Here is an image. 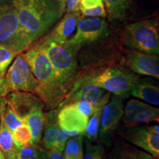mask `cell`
I'll use <instances>...</instances> for the list:
<instances>
[{"instance_id": "30", "label": "cell", "mask_w": 159, "mask_h": 159, "mask_svg": "<svg viewBox=\"0 0 159 159\" xmlns=\"http://www.w3.org/2000/svg\"><path fill=\"white\" fill-rule=\"evenodd\" d=\"M80 113L86 117H90L94 114L96 111L97 105H94L87 102H73Z\"/></svg>"}, {"instance_id": "11", "label": "cell", "mask_w": 159, "mask_h": 159, "mask_svg": "<svg viewBox=\"0 0 159 159\" xmlns=\"http://www.w3.org/2000/svg\"><path fill=\"white\" fill-rule=\"evenodd\" d=\"M120 136L125 142L142 149L154 158L159 159V135L149 131L146 126L125 128Z\"/></svg>"}, {"instance_id": "34", "label": "cell", "mask_w": 159, "mask_h": 159, "mask_svg": "<svg viewBox=\"0 0 159 159\" xmlns=\"http://www.w3.org/2000/svg\"><path fill=\"white\" fill-rule=\"evenodd\" d=\"M47 159H64V157L63 152L53 148L47 151Z\"/></svg>"}, {"instance_id": "8", "label": "cell", "mask_w": 159, "mask_h": 159, "mask_svg": "<svg viewBox=\"0 0 159 159\" xmlns=\"http://www.w3.org/2000/svg\"><path fill=\"white\" fill-rule=\"evenodd\" d=\"M108 35V26L105 19L101 18L81 19L77 25L76 33L66 44L77 51L82 45L95 42Z\"/></svg>"}, {"instance_id": "29", "label": "cell", "mask_w": 159, "mask_h": 159, "mask_svg": "<svg viewBox=\"0 0 159 159\" xmlns=\"http://www.w3.org/2000/svg\"><path fill=\"white\" fill-rule=\"evenodd\" d=\"M85 152L83 159H103L105 149L102 144H93L86 140L85 142Z\"/></svg>"}, {"instance_id": "20", "label": "cell", "mask_w": 159, "mask_h": 159, "mask_svg": "<svg viewBox=\"0 0 159 159\" xmlns=\"http://www.w3.org/2000/svg\"><path fill=\"white\" fill-rule=\"evenodd\" d=\"M130 94L149 104L159 105V85L148 80H140L133 88Z\"/></svg>"}, {"instance_id": "36", "label": "cell", "mask_w": 159, "mask_h": 159, "mask_svg": "<svg viewBox=\"0 0 159 159\" xmlns=\"http://www.w3.org/2000/svg\"><path fill=\"white\" fill-rule=\"evenodd\" d=\"M147 129L150 132L153 133V134L159 135V125H148L146 126Z\"/></svg>"}, {"instance_id": "19", "label": "cell", "mask_w": 159, "mask_h": 159, "mask_svg": "<svg viewBox=\"0 0 159 159\" xmlns=\"http://www.w3.org/2000/svg\"><path fill=\"white\" fill-rule=\"evenodd\" d=\"M43 107H40L30 112L22 119L25 125L28 127L32 134V144H39L42 137L47 118L43 113Z\"/></svg>"}, {"instance_id": "1", "label": "cell", "mask_w": 159, "mask_h": 159, "mask_svg": "<svg viewBox=\"0 0 159 159\" xmlns=\"http://www.w3.org/2000/svg\"><path fill=\"white\" fill-rule=\"evenodd\" d=\"M11 1L28 49L44 37L66 13L65 0Z\"/></svg>"}, {"instance_id": "31", "label": "cell", "mask_w": 159, "mask_h": 159, "mask_svg": "<svg viewBox=\"0 0 159 159\" xmlns=\"http://www.w3.org/2000/svg\"><path fill=\"white\" fill-rule=\"evenodd\" d=\"M80 11H81L83 15L90 17H97V16H106V11H105L104 4H101L97 7L90 9H83L80 8Z\"/></svg>"}, {"instance_id": "15", "label": "cell", "mask_w": 159, "mask_h": 159, "mask_svg": "<svg viewBox=\"0 0 159 159\" xmlns=\"http://www.w3.org/2000/svg\"><path fill=\"white\" fill-rule=\"evenodd\" d=\"M81 19V14L79 12L66 13L57 23L51 33L43 39L59 44H65L76 30Z\"/></svg>"}, {"instance_id": "16", "label": "cell", "mask_w": 159, "mask_h": 159, "mask_svg": "<svg viewBox=\"0 0 159 159\" xmlns=\"http://www.w3.org/2000/svg\"><path fill=\"white\" fill-rule=\"evenodd\" d=\"M6 97L21 121L33 110L44 106L39 97L28 92H13Z\"/></svg>"}, {"instance_id": "6", "label": "cell", "mask_w": 159, "mask_h": 159, "mask_svg": "<svg viewBox=\"0 0 159 159\" xmlns=\"http://www.w3.org/2000/svg\"><path fill=\"white\" fill-rule=\"evenodd\" d=\"M89 83L113 93L119 98L128 97L140 78L136 75L117 68H108L94 76L84 77Z\"/></svg>"}, {"instance_id": "33", "label": "cell", "mask_w": 159, "mask_h": 159, "mask_svg": "<svg viewBox=\"0 0 159 159\" xmlns=\"http://www.w3.org/2000/svg\"><path fill=\"white\" fill-rule=\"evenodd\" d=\"M103 4L102 0H81L80 9H90Z\"/></svg>"}, {"instance_id": "23", "label": "cell", "mask_w": 159, "mask_h": 159, "mask_svg": "<svg viewBox=\"0 0 159 159\" xmlns=\"http://www.w3.org/2000/svg\"><path fill=\"white\" fill-rule=\"evenodd\" d=\"M0 150L7 159L16 158L17 148L16 146L13 133L0 119Z\"/></svg>"}, {"instance_id": "13", "label": "cell", "mask_w": 159, "mask_h": 159, "mask_svg": "<svg viewBox=\"0 0 159 159\" xmlns=\"http://www.w3.org/2000/svg\"><path fill=\"white\" fill-rule=\"evenodd\" d=\"M126 63L134 72L159 80V56L136 51L128 52Z\"/></svg>"}, {"instance_id": "32", "label": "cell", "mask_w": 159, "mask_h": 159, "mask_svg": "<svg viewBox=\"0 0 159 159\" xmlns=\"http://www.w3.org/2000/svg\"><path fill=\"white\" fill-rule=\"evenodd\" d=\"M81 0H65L66 12L76 13L80 11V4Z\"/></svg>"}, {"instance_id": "9", "label": "cell", "mask_w": 159, "mask_h": 159, "mask_svg": "<svg viewBox=\"0 0 159 159\" xmlns=\"http://www.w3.org/2000/svg\"><path fill=\"white\" fill-rule=\"evenodd\" d=\"M124 114V105L122 99L114 96L102 109L100 119L99 136L100 142L105 145L110 144L111 137L116 130Z\"/></svg>"}, {"instance_id": "39", "label": "cell", "mask_w": 159, "mask_h": 159, "mask_svg": "<svg viewBox=\"0 0 159 159\" xmlns=\"http://www.w3.org/2000/svg\"><path fill=\"white\" fill-rule=\"evenodd\" d=\"M158 30H159V23H158Z\"/></svg>"}, {"instance_id": "2", "label": "cell", "mask_w": 159, "mask_h": 159, "mask_svg": "<svg viewBox=\"0 0 159 159\" xmlns=\"http://www.w3.org/2000/svg\"><path fill=\"white\" fill-rule=\"evenodd\" d=\"M23 55L38 82L35 94L49 109L61 105L66 99L68 92L57 80L43 49L36 43Z\"/></svg>"}, {"instance_id": "38", "label": "cell", "mask_w": 159, "mask_h": 159, "mask_svg": "<svg viewBox=\"0 0 159 159\" xmlns=\"http://www.w3.org/2000/svg\"><path fill=\"white\" fill-rule=\"evenodd\" d=\"M102 1H104L105 3V2H108V0H102Z\"/></svg>"}, {"instance_id": "37", "label": "cell", "mask_w": 159, "mask_h": 159, "mask_svg": "<svg viewBox=\"0 0 159 159\" xmlns=\"http://www.w3.org/2000/svg\"><path fill=\"white\" fill-rule=\"evenodd\" d=\"M0 159H6L5 155L3 154V152H2L1 150H0Z\"/></svg>"}, {"instance_id": "14", "label": "cell", "mask_w": 159, "mask_h": 159, "mask_svg": "<svg viewBox=\"0 0 159 159\" xmlns=\"http://www.w3.org/2000/svg\"><path fill=\"white\" fill-rule=\"evenodd\" d=\"M104 94V89L88 83L83 78L76 82L72 89L69 91L66 99L60 107L75 102H87L97 105Z\"/></svg>"}, {"instance_id": "10", "label": "cell", "mask_w": 159, "mask_h": 159, "mask_svg": "<svg viewBox=\"0 0 159 159\" xmlns=\"http://www.w3.org/2000/svg\"><path fill=\"white\" fill-rule=\"evenodd\" d=\"M122 122L125 128H133L144 123L159 122V108L132 99L125 105Z\"/></svg>"}, {"instance_id": "3", "label": "cell", "mask_w": 159, "mask_h": 159, "mask_svg": "<svg viewBox=\"0 0 159 159\" xmlns=\"http://www.w3.org/2000/svg\"><path fill=\"white\" fill-rule=\"evenodd\" d=\"M122 40L125 45L131 49L159 56L158 23L156 19L127 25L122 30Z\"/></svg>"}, {"instance_id": "21", "label": "cell", "mask_w": 159, "mask_h": 159, "mask_svg": "<svg viewBox=\"0 0 159 159\" xmlns=\"http://www.w3.org/2000/svg\"><path fill=\"white\" fill-rule=\"evenodd\" d=\"M110 97V94H104V96L101 98L99 102L97 104L96 111H95L94 114L91 116L90 120L88 122L85 135L88 141L91 143L97 142V139H98L102 111L105 105L108 102Z\"/></svg>"}, {"instance_id": "24", "label": "cell", "mask_w": 159, "mask_h": 159, "mask_svg": "<svg viewBox=\"0 0 159 159\" xmlns=\"http://www.w3.org/2000/svg\"><path fill=\"white\" fill-rule=\"evenodd\" d=\"M132 0H108L105 2L111 22H121L126 17Z\"/></svg>"}, {"instance_id": "27", "label": "cell", "mask_w": 159, "mask_h": 159, "mask_svg": "<svg viewBox=\"0 0 159 159\" xmlns=\"http://www.w3.org/2000/svg\"><path fill=\"white\" fill-rule=\"evenodd\" d=\"M19 55L13 49L0 44V78H5L8 67Z\"/></svg>"}, {"instance_id": "22", "label": "cell", "mask_w": 159, "mask_h": 159, "mask_svg": "<svg viewBox=\"0 0 159 159\" xmlns=\"http://www.w3.org/2000/svg\"><path fill=\"white\" fill-rule=\"evenodd\" d=\"M0 119L12 133L24 125L7 97L0 98Z\"/></svg>"}, {"instance_id": "5", "label": "cell", "mask_w": 159, "mask_h": 159, "mask_svg": "<svg viewBox=\"0 0 159 159\" xmlns=\"http://www.w3.org/2000/svg\"><path fill=\"white\" fill-rule=\"evenodd\" d=\"M0 44L19 54L28 49L11 0H0Z\"/></svg>"}, {"instance_id": "28", "label": "cell", "mask_w": 159, "mask_h": 159, "mask_svg": "<svg viewBox=\"0 0 159 159\" xmlns=\"http://www.w3.org/2000/svg\"><path fill=\"white\" fill-rule=\"evenodd\" d=\"M13 139L17 149L32 144V134L28 127L24 124L13 132Z\"/></svg>"}, {"instance_id": "17", "label": "cell", "mask_w": 159, "mask_h": 159, "mask_svg": "<svg viewBox=\"0 0 159 159\" xmlns=\"http://www.w3.org/2000/svg\"><path fill=\"white\" fill-rule=\"evenodd\" d=\"M46 122L47 124L45 125L42 141L43 148L47 151L55 148L63 152L69 139V136L59 128L57 123L54 121L49 120L48 122Z\"/></svg>"}, {"instance_id": "40", "label": "cell", "mask_w": 159, "mask_h": 159, "mask_svg": "<svg viewBox=\"0 0 159 159\" xmlns=\"http://www.w3.org/2000/svg\"><path fill=\"white\" fill-rule=\"evenodd\" d=\"M11 159H16V158H11Z\"/></svg>"}, {"instance_id": "7", "label": "cell", "mask_w": 159, "mask_h": 159, "mask_svg": "<svg viewBox=\"0 0 159 159\" xmlns=\"http://www.w3.org/2000/svg\"><path fill=\"white\" fill-rule=\"evenodd\" d=\"M5 83L7 95L13 92L35 94L38 82L24 57L23 52L18 55L10 66L5 77Z\"/></svg>"}, {"instance_id": "35", "label": "cell", "mask_w": 159, "mask_h": 159, "mask_svg": "<svg viewBox=\"0 0 159 159\" xmlns=\"http://www.w3.org/2000/svg\"><path fill=\"white\" fill-rule=\"evenodd\" d=\"M7 96L5 89V78H0V98Z\"/></svg>"}, {"instance_id": "18", "label": "cell", "mask_w": 159, "mask_h": 159, "mask_svg": "<svg viewBox=\"0 0 159 159\" xmlns=\"http://www.w3.org/2000/svg\"><path fill=\"white\" fill-rule=\"evenodd\" d=\"M105 159H156L142 149L121 141L114 145Z\"/></svg>"}, {"instance_id": "4", "label": "cell", "mask_w": 159, "mask_h": 159, "mask_svg": "<svg viewBox=\"0 0 159 159\" xmlns=\"http://www.w3.org/2000/svg\"><path fill=\"white\" fill-rule=\"evenodd\" d=\"M50 61L55 75L62 86L69 92L70 81L77 72V51L66 44H59L43 39L38 43Z\"/></svg>"}, {"instance_id": "12", "label": "cell", "mask_w": 159, "mask_h": 159, "mask_svg": "<svg viewBox=\"0 0 159 159\" xmlns=\"http://www.w3.org/2000/svg\"><path fill=\"white\" fill-rule=\"evenodd\" d=\"M88 122V117L80 113L73 103L61 106L57 116L59 128L71 137L85 134Z\"/></svg>"}, {"instance_id": "26", "label": "cell", "mask_w": 159, "mask_h": 159, "mask_svg": "<svg viewBox=\"0 0 159 159\" xmlns=\"http://www.w3.org/2000/svg\"><path fill=\"white\" fill-rule=\"evenodd\" d=\"M83 135L72 137L67 141L63 154L64 159H83Z\"/></svg>"}, {"instance_id": "25", "label": "cell", "mask_w": 159, "mask_h": 159, "mask_svg": "<svg viewBox=\"0 0 159 159\" xmlns=\"http://www.w3.org/2000/svg\"><path fill=\"white\" fill-rule=\"evenodd\" d=\"M16 159H47V150L39 144H30L17 149Z\"/></svg>"}]
</instances>
